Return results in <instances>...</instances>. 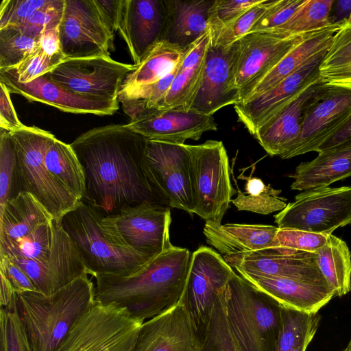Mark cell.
Returning a JSON list of instances; mask_svg holds the SVG:
<instances>
[{
  "instance_id": "6da1fadb",
  "label": "cell",
  "mask_w": 351,
  "mask_h": 351,
  "mask_svg": "<svg viewBox=\"0 0 351 351\" xmlns=\"http://www.w3.org/2000/svg\"><path fill=\"white\" fill-rule=\"evenodd\" d=\"M147 142L128 124L95 128L76 138L70 145L84 171L82 201L103 217L146 201L166 206L149 176Z\"/></svg>"
},
{
  "instance_id": "7a4b0ae2",
  "label": "cell",
  "mask_w": 351,
  "mask_h": 351,
  "mask_svg": "<svg viewBox=\"0 0 351 351\" xmlns=\"http://www.w3.org/2000/svg\"><path fill=\"white\" fill-rule=\"evenodd\" d=\"M191 256L188 249L173 246L129 276H97L96 302L124 308L144 322L180 302Z\"/></svg>"
},
{
  "instance_id": "3957f363",
  "label": "cell",
  "mask_w": 351,
  "mask_h": 351,
  "mask_svg": "<svg viewBox=\"0 0 351 351\" xmlns=\"http://www.w3.org/2000/svg\"><path fill=\"white\" fill-rule=\"evenodd\" d=\"M20 318L32 351H58L71 330L95 304V287L87 275L56 292L16 293Z\"/></svg>"
},
{
  "instance_id": "277c9868",
  "label": "cell",
  "mask_w": 351,
  "mask_h": 351,
  "mask_svg": "<svg viewBox=\"0 0 351 351\" xmlns=\"http://www.w3.org/2000/svg\"><path fill=\"white\" fill-rule=\"evenodd\" d=\"M230 329L242 351H275L283 306L236 273L223 291Z\"/></svg>"
},
{
  "instance_id": "5b68a950",
  "label": "cell",
  "mask_w": 351,
  "mask_h": 351,
  "mask_svg": "<svg viewBox=\"0 0 351 351\" xmlns=\"http://www.w3.org/2000/svg\"><path fill=\"white\" fill-rule=\"evenodd\" d=\"M102 218L93 207L80 201L60 222L88 274L94 277L133 274L150 258L112 243L101 226Z\"/></svg>"
},
{
  "instance_id": "8992f818",
  "label": "cell",
  "mask_w": 351,
  "mask_h": 351,
  "mask_svg": "<svg viewBox=\"0 0 351 351\" xmlns=\"http://www.w3.org/2000/svg\"><path fill=\"white\" fill-rule=\"evenodd\" d=\"M10 133L16 154L21 191L33 195L53 220L60 221L80 201L45 167L46 152L56 138L48 131L25 125Z\"/></svg>"
},
{
  "instance_id": "52a82bcc",
  "label": "cell",
  "mask_w": 351,
  "mask_h": 351,
  "mask_svg": "<svg viewBox=\"0 0 351 351\" xmlns=\"http://www.w3.org/2000/svg\"><path fill=\"white\" fill-rule=\"evenodd\" d=\"M191 160L194 214L206 223L221 224L235 193L227 152L222 141L186 145Z\"/></svg>"
},
{
  "instance_id": "ba28073f",
  "label": "cell",
  "mask_w": 351,
  "mask_h": 351,
  "mask_svg": "<svg viewBox=\"0 0 351 351\" xmlns=\"http://www.w3.org/2000/svg\"><path fill=\"white\" fill-rule=\"evenodd\" d=\"M171 222L169 207L146 201L103 217L101 226L112 243L151 259L173 246Z\"/></svg>"
},
{
  "instance_id": "9c48e42d",
  "label": "cell",
  "mask_w": 351,
  "mask_h": 351,
  "mask_svg": "<svg viewBox=\"0 0 351 351\" xmlns=\"http://www.w3.org/2000/svg\"><path fill=\"white\" fill-rule=\"evenodd\" d=\"M143 323L124 308L96 302L75 323L58 351H135Z\"/></svg>"
},
{
  "instance_id": "30bf717a",
  "label": "cell",
  "mask_w": 351,
  "mask_h": 351,
  "mask_svg": "<svg viewBox=\"0 0 351 351\" xmlns=\"http://www.w3.org/2000/svg\"><path fill=\"white\" fill-rule=\"evenodd\" d=\"M274 217L278 228L331 234L351 223V186L303 191Z\"/></svg>"
},
{
  "instance_id": "8fae6325",
  "label": "cell",
  "mask_w": 351,
  "mask_h": 351,
  "mask_svg": "<svg viewBox=\"0 0 351 351\" xmlns=\"http://www.w3.org/2000/svg\"><path fill=\"white\" fill-rule=\"evenodd\" d=\"M235 274L223 257L207 246L192 253L184 290L180 301L202 342L217 298Z\"/></svg>"
},
{
  "instance_id": "7c38bea8",
  "label": "cell",
  "mask_w": 351,
  "mask_h": 351,
  "mask_svg": "<svg viewBox=\"0 0 351 351\" xmlns=\"http://www.w3.org/2000/svg\"><path fill=\"white\" fill-rule=\"evenodd\" d=\"M135 64L117 62L110 56L66 59L45 74L53 82L77 94L107 101H118L126 76Z\"/></svg>"
},
{
  "instance_id": "4fadbf2b",
  "label": "cell",
  "mask_w": 351,
  "mask_h": 351,
  "mask_svg": "<svg viewBox=\"0 0 351 351\" xmlns=\"http://www.w3.org/2000/svg\"><path fill=\"white\" fill-rule=\"evenodd\" d=\"M288 37L270 32L249 33L235 42L234 84L239 102L308 34Z\"/></svg>"
},
{
  "instance_id": "5bb4252c",
  "label": "cell",
  "mask_w": 351,
  "mask_h": 351,
  "mask_svg": "<svg viewBox=\"0 0 351 351\" xmlns=\"http://www.w3.org/2000/svg\"><path fill=\"white\" fill-rule=\"evenodd\" d=\"M59 35L66 59L110 56L114 34L95 0H64Z\"/></svg>"
},
{
  "instance_id": "9a60e30c",
  "label": "cell",
  "mask_w": 351,
  "mask_h": 351,
  "mask_svg": "<svg viewBox=\"0 0 351 351\" xmlns=\"http://www.w3.org/2000/svg\"><path fill=\"white\" fill-rule=\"evenodd\" d=\"M147 162L149 178L164 204L193 214L191 160L186 144L148 140Z\"/></svg>"
},
{
  "instance_id": "2e32d148",
  "label": "cell",
  "mask_w": 351,
  "mask_h": 351,
  "mask_svg": "<svg viewBox=\"0 0 351 351\" xmlns=\"http://www.w3.org/2000/svg\"><path fill=\"white\" fill-rule=\"evenodd\" d=\"M350 117L351 84L328 85L321 100L306 114L300 136L280 158L289 159L317 152Z\"/></svg>"
},
{
  "instance_id": "e0dca14e",
  "label": "cell",
  "mask_w": 351,
  "mask_h": 351,
  "mask_svg": "<svg viewBox=\"0 0 351 351\" xmlns=\"http://www.w3.org/2000/svg\"><path fill=\"white\" fill-rule=\"evenodd\" d=\"M223 258L238 272L327 284L317 267L315 253L273 246Z\"/></svg>"
},
{
  "instance_id": "ac0fdd59",
  "label": "cell",
  "mask_w": 351,
  "mask_h": 351,
  "mask_svg": "<svg viewBox=\"0 0 351 351\" xmlns=\"http://www.w3.org/2000/svg\"><path fill=\"white\" fill-rule=\"evenodd\" d=\"M52 233L51 247L46 259L38 261L11 258L30 278L37 291L47 295L56 292L77 278L88 275L60 221L53 220Z\"/></svg>"
},
{
  "instance_id": "d6986e66",
  "label": "cell",
  "mask_w": 351,
  "mask_h": 351,
  "mask_svg": "<svg viewBox=\"0 0 351 351\" xmlns=\"http://www.w3.org/2000/svg\"><path fill=\"white\" fill-rule=\"evenodd\" d=\"M169 15V0H123L118 31L134 64L165 38Z\"/></svg>"
},
{
  "instance_id": "ffe728a7",
  "label": "cell",
  "mask_w": 351,
  "mask_h": 351,
  "mask_svg": "<svg viewBox=\"0 0 351 351\" xmlns=\"http://www.w3.org/2000/svg\"><path fill=\"white\" fill-rule=\"evenodd\" d=\"M327 49L307 61L280 83L247 101L234 105L239 121L253 136L256 130L283 110L298 94L319 79V66Z\"/></svg>"
},
{
  "instance_id": "44dd1931",
  "label": "cell",
  "mask_w": 351,
  "mask_h": 351,
  "mask_svg": "<svg viewBox=\"0 0 351 351\" xmlns=\"http://www.w3.org/2000/svg\"><path fill=\"white\" fill-rule=\"evenodd\" d=\"M236 44L208 47L199 88L189 106L193 110L211 115L221 108L239 102L234 84Z\"/></svg>"
},
{
  "instance_id": "7402d4cb",
  "label": "cell",
  "mask_w": 351,
  "mask_h": 351,
  "mask_svg": "<svg viewBox=\"0 0 351 351\" xmlns=\"http://www.w3.org/2000/svg\"><path fill=\"white\" fill-rule=\"evenodd\" d=\"M128 125L148 140L179 145L189 139L197 141L204 132L217 130L213 116L182 108L146 110Z\"/></svg>"
},
{
  "instance_id": "603a6c76",
  "label": "cell",
  "mask_w": 351,
  "mask_h": 351,
  "mask_svg": "<svg viewBox=\"0 0 351 351\" xmlns=\"http://www.w3.org/2000/svg\"><path fill=\"white\" fill-rule=\"evenodd\" d=\"M0 82L10 93L20 95L30 101H39L61 111L75 114L112 115L119 109V101H107L69 91L45 75L29 83L17 81L10 69H0Z\"/></svg>"
},
{
  "instance_id": "cb8c5ba5",
  "label": "cell",
  "mask_w": 351,
  "mask_h": 351,
  "mask_svg": "<svg viewBox=\"0 0 351 351\" xmlns=\"http://www.w3.org/2000/svg\"><path fill=\"white\" fill-rule=\"evenodd\" d=\"M327 88L328 85L319 77L256 130L253 136L269 156L280 157L289 149L300 134L306 114L321 100Z\"/></svg>"
},
{
  "instance_id": "d4e9b609",
  "label": "cell",
  "mask_w": 351,
  "mask_h": 351,
  "mask_svg": "<svg viewBox=\"0 0 351 351\" xmlns=\"http://www.w3.org/2000/svg\"><path fill=\"white\" fill-rule=\"evenodd\" d=\"M200 348L190 317L179 302L142 324L135 351H200Z\"/></svg>"
},
{
  "instance_id": "484cf974",
  "label": "cell",
  "mask_w": 351,
  "mask_h": 351,
  "mask_svg": "<svg viewBox=\"0 0 351 351\" xmlns=\"http://www.w3.org/2000/svg\"><path fill=\"white\" fill-rule=\"evenodd\" d=\"M238 273L283 306L300 311L318 313L336 296L328 284L256 276L242 271Z\"/></svg>"
},
{
  "instance_id": "4316f807",
  "label": "cell",
  "mask_w": 351,
  "mask_h": 351,
  "mask_svg": "<svg viewBox=\"0 0 351 351\" xmlns=\"http://www.w3.org/2000/svg\"><path fill=\"white\" fill-rule=\"evenodd\" d=\"M289 177L291 190L306 191L329 186L351 177V139L318 152L313 160L302 162Z\"/></svg>"
},
{
  "instance_id": "83f0119b",
  "label": "cell",
  "mask_w": 351,
  "mask_h": 351,
  "mask_svg": "<svg viewBox=\"0 0 351 351\" xmlns=\"http://www.w3.org/2000/svg\"><path fill=\"white\" fill-rule=\"evenodd\" d=\"M277 226L271 225L205 223L207 243L222 256L276 246Z\"/></svg>"
},
{
  "instance_id": "f1b7e54d",
  "label": "cell",
  "mask_w": 351,
  "mask_h": 351,
  "mask_svg": "<svg viewBox=\"0 0 351 351\" xmlns=\"http://www.w3.org/2000/svg\"><path fill=\"white\" fill-rule=\"evenodd\" d=\"M342 22L310 32L254 86L242 102L247 101L270 90L315 56L328 49L334 34L340 28Z\"/></svg>"
},
{
  "instance_id": "f546056e",
  "label": "cell",
  "mask_w": 351,
  "mask_h": 351,
  "mask_svg": "<svg viewBox=\"0 0 351 351\" xmlns=\"http://www.w3.org/2000/svg\"><path fill=\"white\" fill-rule=\"evenodd\" d=\"M209 32L193 43L184 56L172 84L158 108H182L189 110L202 77Z\"/></svg>"
},
{
  "instance_id": "4dcf8cb0",
  "label": "cell",
  "mask_w": 351,
  "mask_h": 351,
  "mask_svg": "<svg viewBox=\"0 0 351 351\" xmlns=\"http://www.w3.org/2000/svg\"><path fill=\"white\" fill-rule=\"evenodd\" d=\"M214 1L169 0V23L165 38L185 48L209 32L208 14Z\"/></svg>"
},
{
  "instance_id": "1f68e13d",
  "label": "cell",
  "mask_w": 351,
  "mask_h": 351,
  "mask_svg": "<svg viewBox=\"0 0 351 351\" xmlns=\"http://www.w3.org/2000/svg\"><path fill=\"white\" fill-rule=\"evenodd\" d=\"M53 219L30 193L21 191L0 210V243L13 241Z\"/></svg>"
},
{
  "instance_id": "d6a6232c",
  "label": "cell",
  "mask_w": 351,
  "mask_h": 351,
  "mask_svg": "<svg viewBox=\"0 0 351 351\" xmlns=\"http://www.w3.org/2000/svg\"><path fill=\"white\" fill-rule=\"evenodd\" d=\"M191 45L183 48L167 40L158 42L126 76L119 94L154 83L171 73L180 65Z\"/></svg>"
},
{
  "instance_id": "836d02e7",
  "label": "cell",
  "mask_w": 351,
  "mask_h": 351,
  "mask_svg": "<svg viewBox=\"0 0 351 351\" xmlns=\"http://www.w3.org/2000/svg\"><path fill=\"white\" fill-rule=\"evenodd\" d=\"M316 254L317 267L336 296L351 291V252L347 243L332 234Z\"/></svg>"
},
{
  "instance_id": "e575fe53",
  "label": "cell",
  "mask_w": 351,
  "mask_h": 351,
  "mask_svg": "<svg viewBox=\"0 0 351 351\" xmlns=\"http://www.w3.org/2000/svg\"><path fill=\"white\" fill-rule=\"evenodd\" d=\"M45 165L56 180L82 200L86 191L84 171L70 144L56 138L46 152Z\"/></svg>"
},
{
  "instance_id": "d590c367",
  "label": "cell",
  "mask_w": 351,
  "mask_h": 351,
  "mask_svg": "<svg viewBox=\"0 0 351 351\" xmlns=\"http://www.w3.org/2000/svg\"><path fill=\"white\" fill-rule=\"evenodd\" d=\"M326 84H351V15L334 34L319 66Z\"/></svg>"
},
{
  "instance_id": "8d00e7d4",
  "label": "cell",
  "mask_w": 351,
  "mask_h": 351,
  "mask_svg": "<svg viewBox=\"0 0 351 351\" xmlns=\"http://www.w3.org/2000/svg\"><path fill=\"white\" fill-rule=\"evenodd\" d=\"M321 319L318 313H306L283 306L281 330L275 351H306Z\"/></svg>"
},
{
  "instance_id": "74e56055",
  "label": "cell",
  "mask_w": 351,
  "mask_h": 351,
  "mask_svg": "<svg viewBox=\"0 0 351 351\" xmlns=\"http://www.w3.org/2000/svg\"><path fill=\"white\" fill-rule=\"evenodd\" d=\"M242 179L246 181L245 191H241L235 181L237 196L231 201L239 210L268 215L280 212L287 205V199L280 195L281 190L273 188L270 184H265L256 177L243 176Z\"/></svg>"
},
{
  "instance_id": "f35d334b",
  "label": "cell",
  "mask_w": 351,
  "mask_h": 351,
  "mask_svg": "<svg viewBox=\"0 0 351 351\" xmlns=\"http://www.w3.org/2000/svg\"><path fill=\"white\" fill-rule=\"evenodd\" d=\"M334 0H304L282 25L267 31L288 37L326 27L332 23L329 16Z\"/></svg>"
},
{
  "instance_id": "ab89813d",
  "label": "cell",
  "mask_w": 351,
  "mask_h": 351,
  "mask_svg": "<svg viewBox=\"0 0 351 351\" xmlns=\"http://www.w3.org/2000/svg\"><path fill=\"white\" fill-rule=\"evenodd\" d=\"M52 221L39 225L21 239L0 243V256L38 261L46 259L52 243Z\"/></svg>"
},
{
  "instance_id": "60d3db41",
  "label": "cell",
  "mask_w": 351,
  "mask_h": 351,
  "mask_svg": "<svg viewBox=\"0 0 351 351\" xmlns=\"http://www.w3.org/2000/svg\"><path fill=\"white\" fill-rule=\"evenodd\" d=\"M39 47L38 39L14 26L0 29V69L15 68Z\"/></svg>"
},
{
  "instance_id": "b9f144b4",
  "label": "cell",
  "mask_w": 351,
  "mask_h": 351,
  "mask_svg": "<svg viewBox=\"0 0 351 351\" xmlns=\"http://www.w3.org/2000/svg\"><path fill=\"white\" fill-rule=\"evenodd\" d=\"M21 191L17 173V158L10 132L1 128L0 134V210Z\"/></svg>"
},
{
  "instance_id": "7bdbcfd3",
  "label": "cell",
  "mask_w": 351,
  "mask_h": 351,
  "mask_svg": "<svg viewBox=\"0 0 351 351\" xmlns=\"http://www.w3.org/2000/svg\"><path fill=\"white\" fill-rule=\"evenodd\" d=\"M0 351H32L17 308L16 294L0 312Z\"/></svg>"
},
{
  "instance_id": "ee69618b",
  "label": "cell",
  "mask_w": 351,
  "mask_h": 351,
  "mask_svg": "<svg viewBox=\"0 0 351 351\" xmlns=\"http://www.w3.org/2000/svg\"><path fill=\"white\" fill-rule=\"evenodd\" d=\"M275 0H262L236 21L219 30L210 33V44L228 46L249 34L254 24L270 9Z\"/></svg>"
},
{
  "instance_id": "f6af8a7d",
  "label": "cell",
  "mask_w": 351,
  "mask_h": 351,
  "mask_svg": "<svg viewBox=\"0 0 351 351\" xmlns=\"http://www.w3.org/2000/svg\"><path fill=\"white\" fill-rule=\"evenodd\" d=\"M262 0H215L209 10V32L228 25Z\"/></svg>"
},
{
  "instance_id": "bcb514c9",
  "label": "cell",
  "mask_w": 351,
  "mask_h": 351,
  "mask_svg": "<svg viewBox=\"0 0 351 351\" xmlns=\"http://www.w3.org/2000/svg\"><path fill=\"white\" fill-rule=\"evenodd\" d=\"M223 289L217 298L209 324L201 342L200 351H228V322L222 296Z\"/></svg>"
},
{
  "instance_id": "7dc6e473",
  "label": "cell",
  "mask_w": 351,
  "mask_h": 351,
  "mask_svg": "<svg viewBox=\"0 0 351 351\" xmlns=\"http://www.w3.org/2000/svg\"><path fill=\"white\" fill-rule=\"evenodd\" d=\"M64 60H65L50 57L38 47L15 68L10 69L18 82L29 83L49 73Z\"/></svg>"
},
{
  "instance_id": "c3c4849f",
  "label": "cell",
  "mask_w": 351,
  "mask_h": 351,
  "mask_svg": "<svg viewBox=\"0 0 351 351\" xmlns=\"http://www.w3.org/2000/svg\"><path fill=\"white\" fill-rule=\"evenodd\" d=\"M64 5V0H49L16 27L27 36L38 39L47 27L60 23Z\"/></svg>"
},
{
  "instance_id": "681fc988",
  "label": "cell",
  "mask_w": 351,
  "mask_h": 351,
  "mask_svg": "<svg viewBox=\"0 0 351 351\" xmlns=\"http://www.w3.org/2000/svg\"><path fill=\"white\" fill-rule=\"evenodd\" d=\"M329 235L291 228H278L276 246L316 253L326 243Z\"/></svg>"
},
{
  "instance_id": "f907efd6",
  "label": "cell",
  "mask_w": 351,
  "mask_h": 351,
  "mask_svg": "<svg viewBox=\"0 0 351 351\" xmlns=\"http://www.w3.org/2000/svg\"><path fill=\"white\" fill-rule=\"evenodd\" d=\"M49 0H2L0 5V29L21 25Z\"/></svg>"
},
{
  "instance_id": "816d5d0a",
  "label": "cell",
  "mask_w": 351,
  "mask_h": 351,
  "mask_svg": "<svg viewBox=\"0 0 351 351\" xmlns=\"http://www.w3.org/2000/svg\"><path fill=\"white\" fill-rule=\"evenodd\" d=\"M304 0H275L270 9L254 24L250 33L272 30L285 24Z\"/></svg>"
},
{
  "instance_id": "f5cc1de1",
  "label": "cell",
  "mask_w": 351,
  "mask_h": 351,
  "mask_svg": "<svg viewBox=\"0 0 351 351\" xmlns=\"http://www.w3.org/2000/svg\"><path fill=\"white\" fill-rule=\"evenodd\" d=\"M0 274L3 275L9 280L16 293L37 291L27 274L8 257L0 256Z\"/></svg>"
},
{
  "instance_id": "db71d44e",
  "label": "cell",
  "mask_w": 351,
  "mask_h": 351,
  "mask_svg": "<svg viewBox=\"0 0 351 351\" xmlns=\"http://www.w3.org/2000/svg\"><path fill=\"white\" fill-rule=\"evenodd\" d=\"M0 127L10 132L21 129L24 125L17 117L10 93L2 82H0Z\"/></svg>"
},
{
  "instance_id": "11a10c76",
  "label": "cell",
  "mask_w": 351,
  "mask_h": 351,
  "mask_svg": "<svg viewBox=\"0 0 351 351\" xmlns=\"http://www.w3.org/2000/svg\"><path fill=\"white\" fill-rule=\"evenodd\" d=\"M59 24L47 27L38 38L39 47L51 58L66 60L60 41Z\"/></svg>"
},
{
  "instance_id": "9f6ffc18",
  "label": "cell",
  "mask_w": 351,
  "mask_h": 351,
  "mask_svg": "<svg viewBox=\"0 0 351 351\" xmlns=\"http://www.w3.org/2000/svg\"><path fill=\"white\" fill-rule=\"evenodd\" d=\"M95 3L112 33L118 31L123 0H95Z\"/></svg>"
},
{
  "instance_id": "6f0895ef",
  "label": "cell",
  "mask_w": 351,
  "mask_h": 351,
  "mask_svg": "<svg viewBox=\"0 0 351 351\" xmlns=\"http://www.w3.org/2000/svg\"><path fill=\"white\" fill-rule=\"evenodd\" d=\"M350 139H351V117L335 134L319 147L317 152L327 149Z\"/></svg>"
},
{
  "instance_id": "680465c9",
  "label": "cell",
  "mask_w": 351,
  "mask_h": 351,
  "mask_svg": "<svg viewBox=\"0 0 351 351\" xmlns=\"http://www.w3.org/2000/svg\"><path fill=\"white\" fill-rule=\"evenodd\" d=\"M351 15V0H334L330 12L332 24L341 23Z\"/></svg>"
},
{
  "instance_id": "91938a15",
  "label": "cell",
  "mask_w": 351,
  "mask_h": 351,
  "mask_svg": "<svg viewBox=\"0 0 351 351\" xmlns=\"http://www.w3.org/2000/svg\"><path fill=\"white\" fill-rule=\"evenodd\" d=\"M1 275L0 304L1 307L7 306L15 297L16 293L13 289L9 280Z\"/></svg>"
},
{
  "instance_id": "94428289",
  "label": "cell",
  "mask_w": 351,
  "mask_h": 351,
  "mask_svg": "<svg viewBox=\"0 0 351 351\" xmlns=\"http://www.w3.org/2000/svg\"><path fill=\"white\" fill-rule=\"evenodd\" d=\"M347 351H351V338L350 339V341L346 347Z\"/></svg>"
},
{
  "instance_id": "6125c7cd",
  "label": "cell",
  "mask_w": 351,
  "mask_h": 351,
  "mask_svg": "<svg viewBox=\"0 0 351 351\" xmlns=\"http://www.w3.org/2000/svg\"><path fill=\"white\" fill-rule=\"evenodd\" d=\"M342 351H347V349H346V348H345V349H344L343 350H342Z\"/></svg>"
}]
</instances>
